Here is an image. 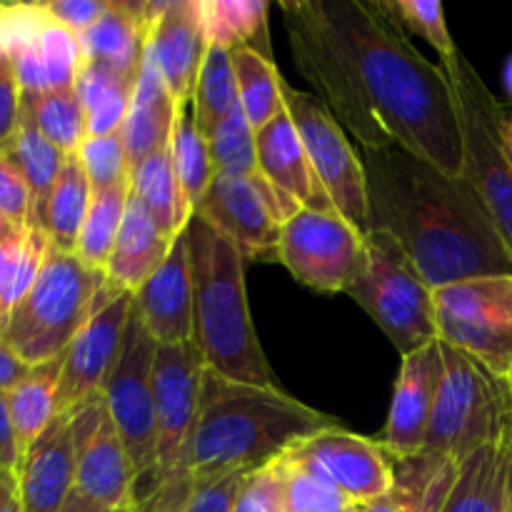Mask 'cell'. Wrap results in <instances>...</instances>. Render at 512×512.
<instances>
[{"label": "cell", "mask_w": 512, "mask_h": 512, "mask_svg": "<svg viewBox=\"0 0 512 512\" xmlns=\"http://www.w3.org/2000/svg\"><path fill=\"white\" fill-rule=\"evenodd\" d=\"M288 45L358 148H398L463 178L453 85L375 0H283Z\"/></svg>", "instance_id": "1"}, {"label": "cell", "mask_w": 512, "mask_h": 512, "mask_svg": "<svg viewBox=\"0 0 512 512\" xmlns=\"http://www.w3.org/2000/svg\"><path fill=\"white\" fill-rule=\"evenodd\" d=\"M370 230L393 235L430 288L512 275V253L465 178L398 148H358Z\"/></svg>", "instance_id": "2"}, {"label": "cell", "mask_w": 512, "mask_h": 512, "mask_svg": "<svg viewBox=\"0 0 512 512\" xmlns=\"http://www.w3.org/2000/svg\"><path fill=\"white\" fill-rule=\"evenodd\" d=\"M335 425H340L338 418L300 403L283 388L238 383L205 368L198 418L185 455V488L193 493L195 485L235 470L263 468Z\"/></svg>", "instance_id": "3"}, {"label": "cell", "mask_w": 512, "mask_h": 512, "mask_svg": "<svg viewBox=\"0 0 512 512\" xmlns=\"http://www.w3.org/2000/svg\"><path fill=\"white\" fill-rule=\"evenodd\" d=\"M185 238L193 275V343L203 365L238 383L280 388L250 315L240 250L195 213Z\"/></svg>", "instance_id": "4"}, {"label": "cell", "mask_w": 512, "mask_h": 512, "mask_svg": "<svg viewBox=\"0 0 512 512\" xmlns=\"http://www.w3.org/2000/svg\"><path fill=\"white\" fill-rule=\"evenodd\" d=\"M105 273L50 245L33 288L0 320V333L28 365L60 358L98 308Z\"/></svg>", "instance_id": "5"}, {"label": "cell", "mask_w": 512, "mask_h": 512, "mask_svg": "<svg viewBox=\"0 0 512 512\" xmlns=\"http://www.w3.org/2000/svg\"><path fill=\"white\" fill-rule=\"evenodd\" d=\"M443 380L425 435L423 455L460 465L512 428V385L483 363L440 340Z\"/></svg>", "instance_id": "6"}, {"label": "cell", "mask_w": 512, "mask_h": 512, "mask_svg": "<svg viewBox=\"0 0 512 512\" xmlns=\"http://www.w3.org/2000/svg\"><path fill=\"white\" fill-rule=\"evenodd\" d=\"M348 295L378 323L400 355H410L438 338L433 288L385 230L365 233V260Z\"/></svg>", "instance_id": "7"}, {"label": "cell", "mask_w": 512, "mask_h": 512, "mask_svg": "<svg viewBox=\"0 0 512 512\" xmlns=\"http://www.w3.org/2000/svg\"><path fill=\"white\" fill-rule=\"evenodd\" d=\"M455 93L463 140V178L485 205L512 253V168L503 143L505 110L463 50L445 68Z\"/></svg>", "instance_id": "8"}, {"label": "cell", "mask_w": 512, "mask_h": 512, "mask_svg": "<svg viewBox=\"0 0 512 512\" xmlns=\"http://www.w3.org/2000/svg\"><path fill=\"white\" fill-rule=\"evenodd\" d=\"M433 303L438 338L512 385V275L443 285Z\"/></svg>", "instance_id": "9"}, {"label": "cell", "mask_w": 512, "mask_h": 512, "mask_svg": "<svg viewBox=\"0 0 512 512\" xmlns=\"http://www.w3.org/2000/svg\"><path fill=\"white\" fill-rule=\"evenodd\" d=\"M155 350L158 343L150 338L133 303L123 348L103 385V403L133 463L135 495L153 480L158 468L153 390Z\"/></svg>", "instance_id": "10"}, {"label": "cell", "mask_w": 512, "mask_h": 512, "mask_svg": "<svg viewBox=\"0 0 512 512\" xmlns=\"http://www.w3.org/2000/svg\"><path fill=\"white\" fill-rule=\"evenodd\" d=\"M365 260V233L338 210L300 208L280 230L278 263L318 293H348Z\"/></svg>", "instance_id": "11"}, {"label": "cell", "mask_w": 512, "mask_h": 512, "mask_svg": "<svg viewBox=\"0 0 512 512\" xmlns=\"http://www.w3.org/2000/svg\"><path fill=\"white\" fill-rule=\"evenodd\" d=\"M285 108L333 208L355 228L370 233L368 185L358 145L313 93L285 85Z\"/></svg>", "instance_id": "12"}, {"label": "cell", "mask_w": 512, "mask_h": 512, "mask_svg": "<svg viewBox=\"0 0 512 512\" xmlns=\"http://www.w3.org/2000/svg\"><path fill=\"white\" fill-rule=\"evenodd\" d=\"M298 210L258 170L250 178L215 173L193 213L223 233L245 260H278L280 230Z\"/></svg>", "instance_id": "13"}, {"label": "cell", "mask_w": 512, "mask_h": 512, "mask_svg": "<svg viewBox=\"0 0 512 512\" xmlns=\"http://www.w3.org/2000/svg\"><path fill=\"white\" fill-rule=\"evenodd\" d=\"M133 313V293L115 290L105 280L98 308L63 353L58 383V415L73 413L103 398V385L123 348Z\"/></svg>", "instance_id": "14"}, {"label": "cell", "mask_w": 512, "mask_h": 512, "mask_svg": "<svg viewBox=\"0 0 512 512\" xmlns=\"http://www.w3.org/2000/svg\"><path fill=\"white\" fill-rule=\"evenodd\" d=\"M285 455L333 483L353 503H373L395 485V460L383 445L375 438L350 433L343 425L310 435Z\"/></svg>", "instance_id": "15"}, {"label": "cell", "mask_w": 512, "mask_h": 512, "mask_svg": "<svg viewBox=\"0 0 512 512\" xmlns=\"http://www.w3.org/2000/svg\"><path fill=\"white\" fill-rule=\"evenodd\" d=\"M73 423L75 490L103 508H133L135 470L103 398L73 410Z\"/></svg>", "instance_id": "16"}, {"label": "cell", "mask_w": 512, "mask_h": 512, "mask_svg": "<svg viewBox=\"0 0 512 512\" xmlns=\"http://www.w3.org/2000/svg\"><path fill=\"white\" fill-rule=\"evenodd\" d=\"M440 380H443L440 340L405 355L403 363H400L393 400H390L388 423H385L383 433L375 438L395 463L423 455Z\"/></svg>", "instance_id": "17"}, {"label": "cell", "mask_w": 512, "mask_h": 512, "mask_svg": "<svg viewBox=\"0 0 512 512\" xmlns=\"http://www.w3.org/2000/svg\"><path fill=\"white\" fill-rule=\"evenodd\" d=\"M148 45L175 103H193L195 83L210 48L200 0H158Z\"/></svg>", "instance_id": "18"}, {"label": "cell", "mask_w": 512, "mask_h": 512, "mask_svg": "<svg viewBox=\"0 0 512 512\" xmlns=\"http://www.w3.org/2000/svg\"><path fill=\"white\" fill-rule=\"evenodd\" d=\"M133 303L158 345H183L193 340V275L185 230L173 240L158 270L135 290Z\"/></svg>", "instance_id": "19"}, {"label": "cell", "mask_w": 512, "mask_h": 512, "mask_svg": "<svg viewBox=\"0 0 512 512\" xmlns=\"http://www.w3.org/2000/svg\"><path fill=\"white\" fill-rule=\"evenodd\" d=\"M75 488V423L63 413L30 445L18 470L23 512H60Z\"/></svg>", "instance_id": "20"}, {"label": "cell", "mask_w": 512, "mask_h": 512, "mask_svg": "<svg viewBox=\"0 0 512 512\" xmlns=\"http://www.w3.org/2000/svg\"><path fill=\"white\" fill-rule=\"evenodd\" d=\"M25 8L30 13L28 30L8 38L23 90L48 93V90L75 88V80L83 68L78 35L45 20L30 5Z\"/></svg>", "instance_id": "21"}, {"label": "cell", "mask_w": 512, "mask_h": 512, "mask_svg": "<svg viewBox=\"0 0 512 512\" xmlns=\"http://www.w3.org/2000/svg\"><path fill=\"white\" fill-rule=\"evenodd\" d=\"M255 150H258L260 175L298 208L335 210L310 165L288 108L265 128L255 130Z\"/></svg>", "instance_id": "22"}, {"label": "cell", "mask_w": 512, "mask_h": 512, "mask_svg": "<svg viewBox=\"0 0 512 512\" xmlns=\"http://www.w3.org/2000/svg\"><path fill=\"white\" fill-rule=\"evenodd\" d=\"M175 118H178V103L165 85L153 50H150V45H145L133 100H130L128 115H125V123L120 128L130 173L145 158L170 148Z\"/></svg>", "instance_id": "23"}, {"label": "cell", "mask_w": 512, "mask_h": 512, "mask_svg": "<svg viewBox=\"0 0 512 512\" xmlns=\"http://www.w3.org/2000/svg\"><path fill=\"white\" fill-rule=\"evenodd\" d=\"M158 3L110 0V10L85 33L78 35L83 60L123 73H140L145 45L153 28Z\"/></svg>", "instance_id": "24"}, {"label": "cell", "mask_w": 512, "mask_h": 512, "mask_svg": "<svg viewBox=\"0 0 512 512\" xmlns=\"http://www.w3.org/2000/svg\"><path fill=\"white\" fill-rule=\"evenodd\" d=\"M170 245H173V238H168L150 218L145 205L135 195H130L123 228L103 270L105 280L115 290L135 293L158 270L165 255L170 253Z\"/></svg>", "instance_id": "25"}, {"label": "cell", "mask_w": 512, "mask_h": 512, "mask_svg": "<svg viewBox=\"0 0 512 512\" xmlns=\"http://www.w3.org/2000/svg\"><path fill=\"white\" fill-rule=\"evenodd\" d=\"M508 438L510 433L495 443L483 445L458 465L440 512H505Z\"/></svg>", "instance_id": "26"}, {"label": "cell", "mask_w": 512, "mask_h": 512, "mask_svg": "<svg viewBox=\"0 0 512 512\" xmlns=\"http://www.w3.org/2000/svg\"><path fill=\"white\" fill-rule=\"evenodd\" d=\"M135 83L138 73H123L108 65L83 60V68L75 80V93L88 120V138L120 133L133 100Z\"/></svg>", "instance_id": "27"}, {"label": "cell", "mask_w": 512, "mask_h": 512, "mask_svg": "<svg viewBox=\"0 0 512 512\" xmlns=\"http://www.w3.org/2000/svg\"><path fill=\"white\" fill-rule=\"evenodd\" d=\"M458 465L418 455L395 463V485L388 495L368 503V512H440Z\"/></svg>", "instance_id": "28"}, {"label": "cell", "mask_w": 512, "mask_h": 512, "mask_svg": "<svg viewBox=\"0 0 512 512\" xmlns=\"http://www.w3.org/2000/svg\"><path fill=\"white\" fill-rule=\"evenodd\" d=\"M130 195H135L145 205L150 218L173 240L183 233L188 220L193 218V208L188 205L183 188L175 178L170 150L150 155L130 173Z\"/></svg>", "instance_id": "29"}, {"label": "cell", "mask_w": 512, "mask_h": 512, "mask_svg": "<svg viewBox=\"0 0 512 512\" xmlns=\"http://www.w3.org/2000/svg\"><path fill=\"white\" fill-rule=\"evenodd\" d=\"M63 355L48 363L33 365L23 383L8 390L10 415H13L15 435H18L20 458L30 450V445L50 428L58 418V383Z\"/></svg>", "instance_id": "30"}, {"label": "cell", "mask_w": 512, "mask_h": 512, "mask_svg": "<svg viewBox=\"0 0 512 512\" xmlns=\"http://www.w3.org/2000/svg\"><path fill=\"white\" fill-rule=\"evenodd\" d=\"M8 153L13 155L18 168L23 170L25 183H28L30 195H33V228H40L45 218V208H48V198L53 193L55 180H58L68 155L60 148H55L40 133L38 123H35L33 113H30L25 103L23 113H20L18 133H15V140Z\"/></svg>", "instance_id": "31"}, {"label": "cell", "mask_w": 512, "mask_h": 512, "mask_svg": "<svg viewBox=\"0 0 512 512\" xmlns=\"http://www.w3.org/2000/svg\"><path fill=\"white\" fill-rule=\"evenodd\" d=\"M90 200H93V188H90L88 175H85L78 155H68L48 198L43 225H40L53 248L63 250V253H75Z\"/></svg>", "instance_id": "32"}, {"label": "cell", "mask_w": 512, "mask_h": 512, "mask_svg": "<svg viewBox=\"0 0 512 512\" xmlns=\"http://www.w3.org/2000/svg\"><path fill=\"white\" fill-rule=\"evenodd\" d=\"M230 58H233L235 80H238L240 108L253 130L265 128L285 110V85L288 83L275 68L273 58L260 50L243 45V48L230 50Z\"/></svg>", "instance_id": "33"}, {"label": "cell", "mask_w": 512, "mask_h": 512, "mask_svg": "<svg viewBox=\"0 0 512 512\" xmlns=\"http://www.w3.org/2000/svg\"><path fill=\"white\" fill-rule=\"evenodd\" d=\"M268 10V0H200L208 43L225 50L248 45L270 58Z\"/></svg>", "instance_id": "34"}, {"label": "cell", "mask_w": 512, "mask_h": 512, "mask_svg": "<svg viewBox=\"0 0 512 512\" xmlns=\"http://www.w3.org/2000/svg\"><path fill=\"white\" fill-rule=\"evenodd\" d=\"M238 105V80L230 50L210 43L193 93V113L200 133L210 138Z\"/></svg>", "instance_id": "35"}, {"label": "cell", "mask_w": 512, "mask_h": 512, "mask_svg": "<svg viewBox=\"0 0 512 512\" xmlns=\"http://www.w3.org/2000/svg\"><path fill=\"white\" fill-rule=\"evenodd\" d=\"M170 160H173L175 178L183 188L185 200L190 208L200 203L208 185L213 183L215 168L210 160L208 138L198 130L195 123L193 103L178 105V118H175L173 138H170Z\"/></svg>", "instance_id": "36"}, {"label": "cell", "mask_w": 512, "mask_h": 512, "mask_svg": "<svg viewBox=\"0 0 512 512\" xmlns=\"http://www.w3.org/2000/svg\"><path fill=\"white\" fill-rule=\"evenodd\" d=\"M23 103L33 113L40 133L63 150L65 155L78 153L83 140L88 138V120H85L83 103L75 88L48 90V93H25Z\"/></svg>", "instance_id": "37"}, {"label": "cell", "mask_w": 512, "mask_h": 512, "mask_svg": "<svg viewBox=\"0 0 512 512\" xmlns=\"http://www.w3.org/2000/svg\"><path fill=\"white\" fill-rule=\"evenodd\" d=\"M128 198L130 183L113 190H103V193H93L83 230H80L78 248H75V255H78L88 268L103 273L105 265H108L110 253H113L115 248V240H118L120 228H123Z\"/></svg>", "instance_id": "38"}, {"label": "cell", "mask_w": 512, "mask_h": 512, "mask_svg": "<svg viewBox=\"0 0 512 512\" xmlns=\"http://www.w3.org/2000/svg\"><path fill=\"white\" fill-rule=\"evenodd\" d=\"M375 5L398 28L410 30V33L428 40L435 53L440 55V68L443 70L458 58L460 48L450 38L443 3H438V0H375Z\"/></svg>", "instance_id": "39"}, {"label": "cell", "mask_w": 512, "mask_h": 512, "mask_svg": "<svg viewBox=\"0 0 512 512\" xmlns=\"http://www.w3.org/2000/svg\"><path fill=\"white\" fill-rule=\"evenodd\" d=\"M210 160L220 175H250L258 173V150H255V130L245 118L243 108H235L208 138Z\"/></svg>", "instance_id": "40"}, {"label": "cell", "mask_w": 512, "mask_h": 512, "mask_svg": "<svg viewBox=\"0 0 512 512\" xmlns=\"http://www.w3.org/2000/svg\"><path fill=\"white\" fill-rule=\"evenodd\" d=\"M75 155H78L80 165L88 175L93 193H103V190H113L130 183L128 153H125L120 133L85 138Z\"/></svg>", "instance_id": "41"}, {"label": "cell", "mask_w": 512, "mask_h": 512, "mask_svg": "<svg viewBox=\"0 0 512 512\" xmlns=\"http://www.w3.org/2000/svg\"><path fill=\"white\" fill-rule=\"evenodd\" d=\"M280 460L285 465V512H340L353 503L333 483L293 463L288 455Z\"/></svg>", "instance_id": "42"}, {"label": "cell", "mask_w": 512, "mask_h": 512, "mask_svg": "<svg viewBox=\"0 0 512 512\" xmlns=\"http://www.w3.org/2000/svg\"><path fill=\"white\" fill-rule=\"evenodd\" d=\"M235 512H285V465L283 460L253 470L243 480Z\"/></svg>", "instance_id": "43"}, {"label": "cell", "mask_w": 512, "mask_h": 512, "mask_svg": "<svg viewBox=\"0 0 512 512\" xmlns=\"http://www.w3.org/2000/svg\"><path fill=\"white\" fill-rule=\"evenodd\" d=\"M23 113V85L8 40L0 43V153H8Z\"/></svg>", "instance_id": "44"}, {"label": "cell", "mask_w": 512, "mask_h": 512, "mask_svg": "<svg viewBox=\"0 0 512 512\" xmlns=\"http://www.w3.org/2000/svg\"><path fill=\"white\" fill-rule=\"evenodd\" d=\"M0 213L20 230L33 228V195L10 153H0Z\"/></svg>", "instance_id": "45"}, {"label": "cell", "mask_w": 512, "mask_h": 512, "mask_svg": "<svg viewBox=\"0 0 512 512\" xmlns=\"http://www.w3.org/2000/svg\"><path fill=\"white\" fill-rule=\"evenodd\" d=\"M30 8L50 23L80 35L108 13L110 0H48V3L30 5Z\"/></svg>", "instance_id": "46"}, {"label": "cell", "mask_w": 512, "mask_h": 512, "mask_svg": "<svg viewBox=\"0 0 512 512\" xmlns=\"http://www.w3.org/2000/svg\"><path fill=\"white\" fill-rule=\"evenodd\" d=\"M250 473L253 470H235V473L223 475V478L195 485L183 512H235L238 493L243 488V480Z\"/></svg>", "instance_id": "47"}, {"label": "cell", "mask_w": 512, "mask_h": 512, "mask_svg": "<svg viewBox=\"0 0 512 512\" xmlns=\"http://www.w3.org/2000/svg\"><path fill=\"white\" fill-rule=\"evenodd\" d=\"M20 463H23V458H20V445L18 435H15L13 415H10L8 393L0 390V468L18 475Z\"/></svg>", "instance_id": "48"}, {"label": "cell", "mask_w": 512, "mask_h": 512, "mask_svg": "<svg viewBox=\"0 0 512 512\" xmlns=\"http://www.w3.org/2000/svg\"><path fill=\"white\" fill-rule=\"evenodd\" d=\"M33 370V365L25 363L18 353L8 345V340L0 333V390L8 393L15 385L23 383L28 378V373Z\"/></svg>", "instance_id": "49"}, {"label": "cell", "mask_w": 512, "mask_h": 512, "mask_svg": "<svg viewBox=\"0 0 512 512\" xmlns=\"http://www.w3.org/2000/svg\"><path fill=\"white\" fill-rule=\"evenodd\" d=\"M23 238H25V233H23ZM23 238L10 240V243H0V320L5 318V298H8L10 283H13L15 265H18Z\"/></svg>", "instance_id": "50"}, {"label": "cell", "mask_w": 512, "mask_h": 512, "mask_svg": "<svg viewBox=\"0 0 512 512\" xmlns=\"http://www.w3.org/2000/svg\"><path fill=\"white\" fill-rule=\"evenodd\" d=\"M60 512H135L133 508H125V510H110V508H103V505L93 503L90 498H85L83 493H78V490L73 488V493H70V498L65 500L63 510Z\"/></svg>", "instance_id": "51"}, {"label": "cell", "mask_w": 512, "mask_h": 512, "mask_svg": "<svg viewBox=\"0 0 512 512\" xmlns=\"http://www.w3.org/2000/svg\"><path fill=\"white\" fill-rule=\"evenodd\" d=\"M18 498V475L0 468V510Z\"/></svg>", "instance_id": "52"}, {"label": "cell", "mask_w": 512, "mask_h": 512, "mask_svg": "<svg viewBox=\"0 0 512 512\" xmlns=\"http://www.w3.org/2000/svg\"><path fill=\"white\" fill-rule=\"evenodd\" d=\"M23 233L25 230H20L18 225H13L3 213H0V243H10V240L23 238Z\"/></svg>", "instance_id": "53"}, {"label": "cell", "mask_w": 512, "mask_h": 512, "mask_svg": "<svg viewBox=\"0 0 512 512\" xmlns=\"http://www.w3.org/2000/svg\"><path fill=\"white\" fill-rule=\"evenodd\" d=\"M505 503L512 510V428L508 438V468H505Z\"/></svg>", "instance_id": "54"}, {"label": "cell", "mask_w": 512, "mask_h": 512, "mask_svg": "<svg viewBox=\"0 0 512 512\" xmlns=\"http://www.w3.org/2000/svg\"><path fill=\"white\" fill-rule=\"evenodd\" d=\"M503 143H505V153H508V163L512 168V110L505 115V125H503Z\"/></svg>", "instance_id": "55"}, {"label": "cell", "mask_w": 512, "mask_h": 512, "mask_svg": "<svg viewBox=\"0 0 512 512\" xmlns=\"http://www.w3.org/2000/svg\"><path fill=\"white\" fill-rule=\"evenodd\" d=\"M505 88H508V93L512 98V58L508 60V65H505Z\"/></svg>", "instance_id": "56"}, {"label": "cell", "mask_w": 512, "mask_h": 512, "mask_svg": "<svg viewBox=\"0 0 512 512\" xmlns=\"http://www.w3.org/2000/svg\"><path fill=\"white\" fill-rule=\"evenodd\" d=\"M340 512H368V505H365V503H350L348 508L340 510Z\"/></svg>", "instance_id": "57"}, {"label": "cell", "mask_w": 512, "mask_h": 512, "mask_svg": "<svg viewBox=\"0 0 512 512\" xmlns=\"http://www.w3.org/2000/svg\"><path fill=\"white\" fill-rule=\"evenodd\" d=\"M0 512H23V510H20V503H18V498H15L13 503H8V505H5V508L0 510Z\"/></svg>", "instance_id": "58"}, {"label": "cell", "mask_w": 512, "mask_h": 512, "mask_svg": "<svg viewBox=\"0 0 512 512\" xmlns=\"http://www.w3.org/2000/svg\"><path fill=\"white\" fill-rule=\"evenodd\" d=\"M8 5H0V18H3V15H8Z\"/></svg>", "instance_id": "59"}, {"label": "cell", "mask_w": 512, "mask_h": 512, "mask_svg": "<svg viewBox=\"0 0 512 512\" xmlns=\"http://www.w3.org/2000/svg\"><path fill=\"white\" fill-rule=\"evenodd\" d=\"M505 512H512V510H510V508H505Z\"/></svg>", "instance_id": "60"}]
</instances>
